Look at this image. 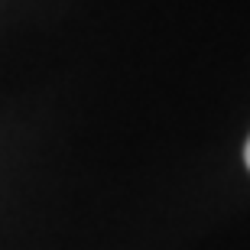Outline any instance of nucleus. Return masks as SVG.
Segmentation results:
<instances>
[{
  "label": "nucleus",
  "mask_w": 250,
  "mask_h": 250,
  "mask_svg": "<svg viewBox=\"0 0 250 250\" xmlns=\"http://www.w3.org/2000/svg\"><path fill=\"white\" fill-rule=\"evenodd\" d=\"M244 163H247V169H250V140H247V146H244Z\"/></svg>",
  "instance_id": "obj_1"
}]
</instances>
